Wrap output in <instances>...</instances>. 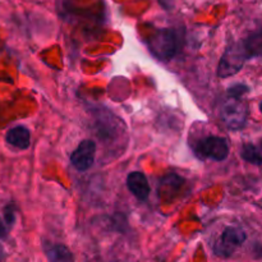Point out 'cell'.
I'll list each match as a JSON object with an SVG mask.
<instances>
[{
  "label": "cell",
  "mask_w": 262,
  "mask_h": 262,
  "mask_svg": "<svg viewBox=\"0 0 262 262\" xmlns=\"http://www.w3.org/2000/svg\"><path fill=\"white\" fill-rule=\"evenodd\" d=\"M43 252L49 262H74L73 253L64 245L43 243Z\"/></svg>",
  "instance_id": "obj_9"
},
{
  "label": "cell",
  "mask_w": 262,
  "mask_h": 262,
  "mask_svg": "<svg viewBox=\"0 0 262 262\" xmlns=\"http://www.w3.org/2000/svg\"><path fill=\"white\" fill-rule=\"evenodd\" d=\"M241 156L247 163L262 165V140L258 143H246L242 146Z\"/></svg>",
  "instance_id": "obj_11"
},
{
  "label": "cell",
  "mask_w": 262,
  "mask_h": 262,
  "mask_svg": "<svg viewBox=\"0 0 262 262\" xmlns=\"http://www.w3.org/2000/svg\"><path fill=\"white\" fill-rule=\"evenodd\" d=\"M220 117L228 129L241 130L247 124L248 105L242 99L228 96L222 105Z\"/></svg>",
  "instance_id": "obj_2"
},
{
  "label": "cell",
  "mask_w": 262,
  "mask_h": 262,
  "mask_svg": "<svg viewBox=\"0 0 262 262\" xmlns=\"http://www.w3.org/2000/svg\"><path fill=\"white\" fill-rule=\"evenodd\" d=\"M246 232L239 227L229 225L223 230L222 235L214 245V253L219 257H230L245 243Z\"/></svg>",
  "instance_id": "obj_4"
},
{
  "label": "cell",
  "mask_w": 262,
  "mask_h": 262,
  "mask_svg": "<svg viewBox=\"0 0 262 262\" xmlns=\"http://www.w3.org/2000/svg\"><path fill=\"white\" fill-rule=\"evenodd\" d=\"M96 156V143L92 140H83L71 155V163L78 171H86L94 165Z\"/></svg>",
  "instance_id": "obj_6"
},
{
  "label": "cell",
  "mask_w": 262,
  "mask_h": 262,
  "mask_svg": "<svg viewBox=\"0 0 262 262\" xmlns=\"http://www.w3.org/2000/svg\"><path fill=\"white\" fill-rule=\"evenodd\" d=\"M248 87L243 83H237L234 86H230L227 90V95L229 97H237V99H242V96L248 92Z\"/></svg>",
  "instance_id": "obj_12"
},
{
  "label": "cell",
  "mask_w": 262,
  "mask_h": 262,
  "mask_svg": "<svg viewBox=\"0 0 262 262\" xmlns=\"http://www.w3.org/2000/svg\"><path fill=\"white\" fill-rule=\"evenodd\" d=\"M246 60H247V58H246L245 51L241 46V42L233 43L232 46L227 48L224 55L222 56V60L217 67V76L220 78H228V77L234 76L242 69Z\"/></svg>",
  "instance_id": "obj_5"
},
{
  "label": "cell",
  "mask_w": 262,
  "mask_h": 262,
  "mask_svg": "<svg viewBox=\"0 0 262 262\" xmlns=\"http://www.w3.org/2000/svg\"><path fill=\"white\" fill-rule=\"evenodd\" d=\"M4 212H5V222H7L8 225H12L15 219L14 207H13L12 205H8V206L4 209Z\"/></svg>",
  "instance_id": "obj_13"
},
{
  "label": "cell",
  "mask_w": 262,
  "mask_h": 262,
  "mask_svg": "<svg viewBox=\"0 0 262 262\" xmlns=\"http://www.w3.org/2000/svg\"><path fill=\"white\" fill-rule=\"evenodd\" d=\"M193 150L201 160L224 161L229 155V143L219 136H207L194 145Z\"/></svg>",
  "instance_id": "obj_3"
},
{
  "label": "cell",
  "mask_w": 262,
  "mask_h": 262,
  "mask_svg": "<svg viewBox=\"0 0 262 262\" xmlns=\"http://www.w3.org/2000/svg\"><path fill=\"white\" fill-rule=\"evenodd\" d=\"M127 187L130 193L140 201H145L150 196V183H148L145 174L141 173V171H132V173L128 174Z\"/></svg>",
  "instance_id": "obj_7"
},
{
  "label": "cell",
  "mask_w": 262,
  "mask_h": 262,
  "mask_svg": "<svg viewBox=\"0 0 262 262\" xmlns=\"http://www.w3.org/2000/svg\"><path fill=\"white\" fill-rule=\"evenodd\" d=\"M5 141L18 150H27L31 145V133L23 125H17L8 130Z\"/></svg>",
  "instance_id": "obj_8"
},
{
  "label": "cell",
  "mask_w": 262,
  "mask_h": 262,
  "mask_svg": "<svg viewBox=\"0 0 262 262\" xmlns=\"http://www.w3.org/2000/svg\"><path fill=\"white\" fill-rule=\"evenodd\" d=\"M258 109H260V112L262 113V101L260 102V105H258Z\"/></svg>",
  "instance_id": "obj_15"
},
{
  "label": "cell",
  "mask_w": 262,
  "mask_h": 262,
  "mask_svg": "<svg viewBox=\"0 0 262 262\" xmlns=\"http://www.w3.org/2000/svg\"><path fill=\"white\" fill-rule=\"evenodd\" d=\"M181 36L173 28L158 30L148 38V48L151 53L160 60H170L181 49Z\"/></svg>",
  "instance_id": "obj_1"
},
{
  "label": "cell",
  "mask_w": 262,
  "mask_h": 262,
  "mask_svg": "<svg viewBox=\"0 0 262 262\" xmlns=\"http://www.w3.org/2000/svg\"><path fill=\"white\" fill-rule=\"evenodd\" d=\"M7 235V227H5L4 222L0 219V238H4Z\"/></svg>",
  "instance_id": "obj_14"
},
{
  "label": "cell",
  "mask_w": 262,
  "mask_h": 262,
  "mask_svg": "<svg viewBox=\"0 0 262 262\" xmlns=\"http://www.w3.org/2000/svg\"><path fill=\"white\" fill-rule=\"evenodd\" d=\"M246 58L252 59L262 56V28L255 31L241 42Z\"/></svg>",
  "instance_id": "obj_10"
}]
</instances>
